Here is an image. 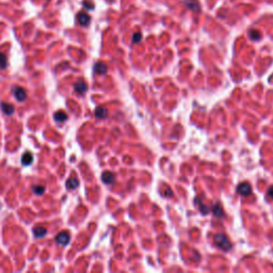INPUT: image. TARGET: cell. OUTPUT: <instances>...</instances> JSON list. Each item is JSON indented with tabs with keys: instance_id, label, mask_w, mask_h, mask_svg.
<instances>
[{
	"instance_id": "6da1fadb",
	"label": "cell",
	"mask_w": 273,
	"mask_h": 273,
	"mask_svg": "<svg viewBox=\"0 0 273 273\" xmlns=\"http://www.w3.org/2000/svg\"><path fill=\"white\" fill-rule=\"evenodd\" d=\"M213 241H215V244L218 247H220L223 251H229L232 249V243L231 241L228 240V238L223 234H218L215 236L213 238Z\"/></svg>"
},
{
	"instance_id": "7a4b0ae2",
	"label": "cell",
	"mask_w": 273,
	"mask_h": 273,
	"mask_svg": "<svg viewBox=\"0 0 273 273\" xmlns=\"http://www.w3.org/2000/svg\"><path fill=\"white\" fill-rule=\"evenodd\" d=\"M237 192L243 196H247V195L251 194L252 188H251V186H250L249 183H242L237 187Z\"/></svg>"
},
{
	"instance_id": "3957f363",
	"label": "cell",
	"mask_w": 273,
	"mask_h": 273,
	"mask_svg": "<svg viewBox=\"0 0 273 273\" xmlns=\"http://www.w3.org/2000/svg\"><path fill=\"white\" fill-rule=\"evenodd\" d=\"M56 242L58 244H61V246H66L70 242V235L66 232H62V233L58 234L57 237H56Z\"/></svg>"
},
{
	"instance_id": "277c9868",
	"label": "cell",
	"mask_w": 273,
	"mask_h": 273,
	"mask_svg": "<svg viewBox=\"0 0 273 273\" xmlns=\"http://www.w3.org/2000/svg\"><path fill=\"white\" fill-rule=\"evenodd\" d=\"M14 96L18 101H24L27 97L26 91H25L22 88L16 86V88H14Z\"/></svg>"
},
{
	"instance_id": "5b68a950",
	"label": "cell",
	"mask_w": 273,
	"mask_h": 273,
	"mask_svg": "<svg viewBox=\"0 0 273 273\" xmlns=\"http://www.w3.org/2000/svg\"><path fill=\"white\" fill-rule=\"evenodd\" d=\"M77 20H78V22L81 25V26H88V25L90 24V22H91V17L89 16L86 13L81 12V13L78 14Z\"/></svg>"
},
{
	"instance_id": "8992f818",
	"label": "cell",
	"mask_w": 273,
	"mask_h": 273,
	"mask_svg": "<svg viewBox=\"0 0 273 273\" xmlns=\"http://www.w3.org/2000/svg\"><path fill=\"white\" fill-rule=\"evenodd\" d=\"M107 71H108L107 65L103 62L96 63L95 66H94V72H95L96 74H98V75H105V74L107 73Z\"/></svg>"
},
{
	"instance_id": "52a82bcc",
	"label": "cell",
	"mask_w": 273,
	"mask_h": 273,
	"mask_svg": "<svg viewBox=\"0 0 273 273\" xmlns=\"http://www.w3.org/2000/svg\"><path fill=\"white\" fill-rule=\"evenodd\" d=\"M185 3L189 9L192 10V11H194V12H198L201 9L200 3H198L197 0H185Z\"/></svg>"
},
{
	"instance_id": "ba28073f",
	"label": "cell",
	"mask_w": 273,
	"mask_h": 273,
	"mask_svg": "<svg viewBox=\"0 0 273 273\" xmlns=\"http://www.w3.org/2000/svg\"><path fill=\"white\" fill-rule=\"evenodd\" d=\"M74 89H75V92H77L78 94H83L86 91V85L83 80H78L74 85Z\"/></svg>"
},
{
	"instance_id": "9c48e42d",
	"label": "cell",
	"mask_w": 273,
	"mask_h": 273,
	"mask_svg": "<svg viewBox=\"0 0 273 273\" xmlns=\"http://www.w3.org/2000/svg\"><path fill=\"white\" fill-rule=\"evenodd\" d=\"M1 110L3 111V113L7 114V115H12L15 111V108H14L13 105H11V104L2 103L1 104Z\"/></svg>"
},
{
	"instance_id": "30bf717a",
	"label": "cell",
	"mask_w": 273,
	"mask_h": 273,
	"mask_svg": "<svg viewBox=\"0 0 273 273\" xmlns=\"http://www.w3.org/2000/svg\"><path fill=\"white\" fill-rule=\"evenodd\" d=\"M101 179L107 185H110L114 182V174L111 172H105L103 175H101Z\"/></svg>"
},
{
	"instance_id": "8fae6325",
	"label": "cell",
	"mask_w": 273,
	"mask_h": 273,
	"mask_svg": "<svg viewBox=\"0 0 273 273\" xmlns=\"http://www.w3.org/2000/svg\"><path fill=\"white\" fill-rule=\"evenodd\" d=\"M33 234H34V236L37 237V238H42V237L46 236L47 231H46L45 227H42V226H37V227H34V229H33Z\"/></svg>"
},
{
	"instance_id": "7c38bea8",
	"label": "cell",
	"mask_w": 273,
	"mask_h": 273,
	"mask_svg": "<svg viewBox=\"0 0 273 273\" xmlns=\"http://www.w3.org/2000/svg\"><path fill=\"white\" fill-rule=\"evenodd\" d=\"M107 115H108V111H107L106 108H104V107H98V108H96L95 116L97 117V119H105V117H107Z\"/></svg>"
},
{
	"instance_id": "4fadbf2b",
	"label": "cell",
	"mask_w": 273,
	"mask_h": 273,
	"mask_svg": "<svg viewBox=\"0 0 273 273\" xmlns=\"http://www.w3.org/2000/svg\"><path fill=\"white\" fill-rule=\"evenodd\" d=\"M32 160H33V156L31 153H25L22 157V163L24 165H30L32 163Z\"/></svg>"
},
{
	"instance_id": "5bb4252c",
	"label": "cell",
	"mask_w": 273,
	"mask_h": 273,
	"mask_svg": "<svg viewBox=\"0 0 273 273\" xmlns=\"http://www.w3.org/2000/svg\"><path fill=\"white\" fill-rule=\"evenodd\" d=\"M212 211H213V215H215L217 218L222 219L224 217V215H223V209H222V207H221L220 205H219V204H216V205L213 206Z\"/></svg>"
},
{
	"instance_id": "9a60e30c",
	"label": "cell",
	"mask_w": 273,
	"mask_h": 273,
	"mask_svg": "<svg viewBox=\"0 0 273 273\" xmlns=\"http://www.w3.org/2000/svg\"><path fill=\"white\" fill-rule=\"evenodd\" d=\"M53 117L57 122H65L67 119V114L63 111H58L57 113H55Z\"/></svg>"
},
{
	"instance_id": "2e32d148",
	"label": "cell",
	"mask_w": 273,
	"mask_h": 273,
	"mask_svg": "<svg viewBox=\"0 0 273 273\" xmlns=\"http://www.w3.org/2000/svg\"><path fill=\"white\" fill-rule=\"evenodd\" d=\"M79 183L77 179H74V178H72V179H68V182L66 183V187H67V189H71V190H74V189H76L78 187Z\"/></svg>"
},
{
	"instance_id": "e0dca14e",
	"label": "cell",
	"mask_w": 273,
	"mask_h": 273,
	"mask_svg": "<svg viewBox=\"0 0 273 273\" xmlns=\"http://www.w3.org/2000/svg\"><path fill=\"white\" fill-rule=\"evenodd\" d=\"M7 65V56L4 53L0 52V68L1 70H4Z\"/></svg>"
},
{
	"instance_id": "ac0fdd59",
	"label": "cell",
	"mask_w": 273,
	"mask_h": 273,
	"mask_svg": "<svg viewBox=\"0 0 273 273\" xmlns=\"http://www.w3.org/2000/svg\"><path fill=\"white\" fill-rule=\"evenodd\" d=\"M45 191V188L41 185H37V186H33V192L35 193L37 195H42Z\"/></svg>"
},
{
	"instance_id": "d6986e66",
	"label": "cell",
	"mask_w": 273,
	"mask_h": 273,
	"mask_svg": "<svg viewBox=\"0 0 273 273\" xmlns=\"http://www.w3.org/2000/svg\"><path fill=\"white\" fill-rule=\"evenodd\" d=\"M249 34H250V37H251L252 40H254V41L259 40V39H260V37H261V34H260V32H259V31H257V30H251Z\"/></svg>"
},
{
	"instance_id": "ffe728a7",
	"label": "cell",
	"mask_w": 273,
	"mask_h": 273,
	"mask_svg": "<svg viewBox=\"0 0 273 273\" xmlns=\"http://www.w3.org/2000/svg\"><path fill=\"white\" fill-rule=\"evenodd\" d=\"M141 39H142V34L140 32H137V33H134V37H132V42L137 44V43H139L140 41H141Z\"/></svg>"
},
{
	"instance_id": "44dd1931",
	"label": "cell",
	"mask_w": 273,
	"mask_h": 273,
	"mask_svg": "<svg viewBox=\"0 0 273 273\" xmlns=\"http://www.w3.org/2000/svg\"><path fill=\"white\" fill-rule=\"evenodd\" d=\"M200 205H201V206H200V210L204 213V215H206V213L208 212L209 208H208V207H206V206L204 205V204H200Z\"/></svg>"
},
{
	"instance_id": "7402d4cb",
	"label": "cell",
	"mask_w": 273,
	"mask_h": 273,
	"mask_svg": "<svg viewBox=\"0 0 273 273\" xmlns=\"http://www.w3.org/2000/svg\"><path fill=\"white\" fill-rule=\"evenodd\" d=\"M90 4H92V3H90V2H88V1H85L83 2V6H85V7H88L89 10H92L94 7V6H90Z\"/></svg>"
},
{
	"instance_id": "603a6c76",
	"label": "cell",
	"mask_w": 273,
	"mask_h": 273,
	"mask_svg": "<svg viewBox=\"0 0 273 273\" xmlns=\"http://www.w3.org/2000/svg\"><path fill=\"white\" fill-rule=\"evenodd\" d=\"M268 195L270 196V198H272L273 200V187H271L269 190H268Z\"/></svg>"
},
{
	"instance_id": "cb8c5ba5",
	"label": "cell",
	"mask_w": 273,
	"mask_h": 273,
	"mask_svg": "<svg viewBox=\"0 0 273 273\" xmlns=\"http://www.w3.org/2000/svg\"><path fill=\"white\" fill-rule=\"evenodd\" d=\"M165 195H168V196H171V195H172V190L168 188V189H167V191H165Z\"/></svg>"
}]
</instances>
